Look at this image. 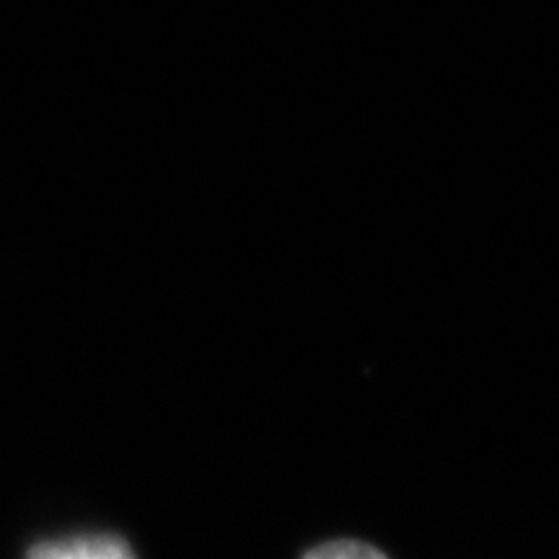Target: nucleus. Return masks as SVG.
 Instances as JSON below:
<instances>
[{"label": "nucleus", "mask_w": 559, "mask_h": 559, "mask_svg": "<svg viewBox=\"0 0 559 559\" xmlns=\"http://www.w3.org/2000/svg\"><path fill=\"white\" fill-rule=\"evenodd\" d=\"M306 559H389V557L376 547H370V544L340 539V542L321 544V547L309 551Z\"/></svg>", "instance_id": "nucleus-2"}, {"label": "nucleus", "mask_w": 559, "mask_h": 559, "mask_svg": "<svg viewBox=\"0 0 559 559\" xmlns=\"http://www.w3.org/2000/svg\"><path fill=\"white\" fill-rule=\"evenodd\" d=\"M26 559H138L135 551L120 536L86 534L70 539L41 542L29 549Z\"/></svg>", "instance_id": "nucleus-1"}]
</instances>
